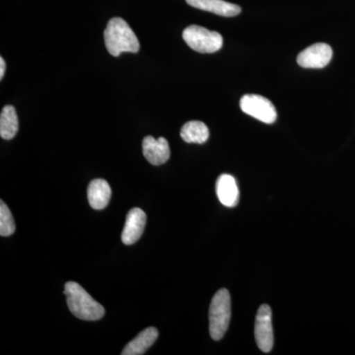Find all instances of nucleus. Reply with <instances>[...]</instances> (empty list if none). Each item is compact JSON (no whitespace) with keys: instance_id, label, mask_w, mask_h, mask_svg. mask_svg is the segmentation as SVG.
Wrapping results in <instances>:
<instances>
[{"instance_id":"1","label":"nucleus","mask_w":355,"mask_h":355,"mask_svg":"<svg viewBox=\"0 0 355 355\" xmlns=\"http://www.w3.org/2000/svg\"><path fill=\"white\" fill-rule=\"evenodd\" d=\"M64 293L67 296L70 312L78 319L84 321H98L104 317V307L76 282H67Z\"/></svg>"},{"instance_id":"2","label":"nucleus","mask_w":355,"mask_h":355,"mask_svg":"<svg viewBox=\"0 0 355 355\" xmlns=\"http://www.w3.org/2000/svg\"><path fill=\"white\" fill-rule=\"evenodd\" d=\"M105 44L110 55L119 57L123 53H137L139 42L130 25L120 17L112 18L104 32Z\"/></svg>"},{"instance_id":"3","label":"nucleus","mask_w":355,"mask_h":355,"mask_svg":"<svg viewBox=\"0 0 355 355\" xmlns=\"http://www.w3.org/2000/svg\"><path fill=\"white\" fill-rule=\"evenodd\" d=\"M231 319V298L227 289L222 288L212 298L209 307V333L214 340L223 338Z\"/></svg>"},{"instance_id":"4","label":"nucleus","mask_w":355,"mask_h":355,"mask_svg":"<svg viewBox=\"0 0 355 355\" xmlns=\"http://www.w3.org/2000/svg\"><path fill=\"white\" fill-rule=\"evenodd\" d=\"M183 39L193 51L212 53L220 50L223 38L218 32L209 31L202 26L191 25L183 32Z\"/></svg>"},{"instance_id":"5","label":"nucleus","mask_w":355,"mask_h":355,"mask_svg":"<svg viewBox=\"0 0 355 355\" xmlns=\"http://www.w3.org/2000/svg\"><path fill=\"white\" fill-rule=\"evenodd\" d=\"M240 108L245 114L265 123H273L277 118L275 105L261 95L247 94L243 96L240 100Z\"/></svg>"},{"instance_id":"6","label":"nucleus","mask_w":355,"mask_h":355,"mask_svg":"<svg viewBox=\"0 0 355 355\" xmlns=\"http://www.w3.org/2000/svg\"><path fill=\"white\" fill-rule=\"evenodd\" d=\"M254 338L259 349L263 352H270L273 347L272 309L270 306L261 305L258 311L254 323Z\"/></svg>"},{"instance_id":"7","label":"nucleus","mask_w":355,"mask_h":355,"mask_svg":"<svg viewBox=\"0 0 355 355\" xmlns=\"http://www.w3.org/2000/svg\"><path fill=\"white\" fill-rule=\"evenodd\" d=\"M333 58V50L328 44L318 43L301 51L297 62L304 69H323L330 64Z\"/></svg>"},{"instance_id":"8","label":"nucleus","mask_w":355,"mask_h":355,"mask_svg":"<svg viewBox=\"0 0 355 355\" xmlns=\"http://www.w3.org/2000/svg\"><path fill=\"white\" fill-rule=\"evenodd\" d=\"M146 224V214L144 210L135 207L128 211L125 227L121 233V241L125 245H132L139 241Z\"/></svg>"},{"instance_id":"9","label":"nucleus","mask_w":355,"mask_h":355,"mask_svg":"<svg viewBox=\"0 0 355 355\" xmlns=\"http://www.w3.org/2000/svg\"><path fill=\"white\" fill-rule=\"evenodd\" d=\"M142 150L146 160L154 166L164 164L171 155L169 144L164 137L155 139L148 135L142 142Z\"/></svg>"},{"instance_id":"10","label":"nucleus","mask_w":355,"mask_h":355,"mask_svg":"<svg viewBox=\"0 0 355 355\" xmlns=\"http://www.w3.org/2000/svg\"><path fill=\"white\" fill-rule=\"evenodd\" d=\"M189 6L223 16V17H234L241 13V7L224 0H186Z\"/></svg>"},{"instance_id":"11","label":"nucleus","mask_w":355,"mask_h":355,"mask_svg":"<svg viewBox=\"0 0 355 355\" xmlns=\"http://www.w3.org/2000/svg\"><path fill=\"white\" fill-rule=\"evenodd\" d=\"M216 193L222 205L227 207H236L239 202V189L235 178L228 174L219 176L216 182Z\"/></svg>"},{"instance_id":"12","label":"nucleus","mask_w":355,"mask_h":355,"mask_svg":"<svg viewBox=\"0 0 355 355\" xmlns=\"http://www.w3.org/2000/svg\"><path fill=\"white\" fill-rule=\"evenodd\" d=\"M112 191L108 182L95 179L89 184L87 196L90 207L96 210L104 209L109 205Z\"/></svg>"},{"instance_id":"13","label":"nucleus","mask_w":355,"mask_h":355,"mask_svg":"<svg viewBox=\"0 0 355 355\" xmlns=\"http://www.w3.org/2000/svg\"><path fill=\"white\" fill-rule=\"evenodd\" d=\"M158 338L157 329L154 327L147 328L141 331L137 338L125 345L121 352L123 355H142L146 354L149 347H153Z\"/></svg>"},{"instance_id":"14","label":"nucleus","mask_w":355,"mask_h":355,"mask_svg":"<svg viewBox=\"0 0 355 355\" xmlns=\"http://www.w3.org/2000/svg\"><path fill=\"white\" fill-rule=\"evenodd\" d=\"M181 137L187 144H205L209 137V128L202 121H188L182 128Z\"/></svg>"},{"instance_id":"15","label":"nucleus","mask_w":355,"mask_h":355,"mask_svg":"<svg viewBox=\"0 0 355 355\" xmlns=\"http://www.w3.org/2000/svg\"><path fill=\"white\" fill-rule=\"evenodd\" d=\"M19 128L16 110L11 105L4 107L0 114V135L2 139L10 140L14 139Z\"/></svg>"},{"instance_id":"16","label":"nucleus","mask_w":355,"mask_h":355,"mask_svg":"<svg viewBox=\"0 0 355 355\" xmlns=\"http://www.w3.org/2000/svg\"><path fill=\"white\" fill-rule=\"evenodd\" d=\"M15 232V222L12 214L4 202H0V235L2 237L12 235Z\"/></svg>"},{"instance_id":"17","label":"nucleus","mask_w":355,"mask_h":355,"mask_svg":"<svg viewBox=\"0 0 355 355\" xmlns=\"http://www.w3.org/2000/svg\"><path fill=\"white\" fill-rule=\"evenodd\" d=\"M6 64L4 62L3 58H0V79L3 78L4 73H6Z\"/></svg>"}]
</instances>
